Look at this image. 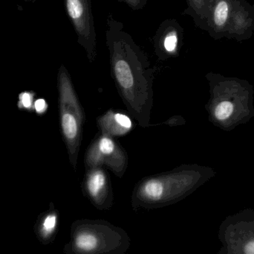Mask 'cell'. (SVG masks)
Returning a JSON list of instances; mask_svg holds the SVG:
<instances>
[{"mask_svg": "<svg viewBox=\"0 0 254 254\" xmlns=\"http://www.w3.org/2000/svg\"><path fill=\"white\" fill-rule=\"evenodd\" d=\"M106 42L116 87L128 112L143 128L150 126L153 81L158 71L113 14L107 19Z\"/></svg>", "mask_w": 254, "mask_h": 254, "instance_id": "cell-1", "label": "cell"}, {"mask_svg": "<svg viewBox=\"0 0 254 254\" xmlns=\"http://www.w3.org/2000/svg\"><path fill=\"white\" fill-rule=\"evenodd\" d=\"M211 170L198 165L179 166L171 171L149 176L134 186V210L161 208L185 199L211 176Z\"/></svg>", "mask_w": 254, "mask_h": 254, "instance_id": "cell-2", "label": "cell"}, {"mask_svg": "<svg viewBox=\"0 0 254 254\" xmlns=\"http://www.w3.org/2000/svg\"><path fill=\"white\" fill-rule=\"evenodd\" d=\"M205 77L210 92L207 108L214 123L227 128L237 122L239 114L250 113L254 91L248 81L213 72L207 73Z\"/></svg>", "mask_w": 254, "mask_h": 254, "instance_id": "cell-3", "label": "cell"}, {"mask_svg": "<svg viewBox=\"0 0 254 254\" xmlns=\"http://www.w3.org/2000/svg\"><path fill=\"white\" fill-rule=\"evenodd\" d=\"M130 246L125 230L104 220L82 219L72 224L66 254H123Z\"/></svg>", "mask_w": 254, "mask_h": 254, "instance_id": "cell-4", "label": "cell"}, {"mask_svg": "<svg viewBox=\"0 0 254 254\" xmlns=\"http://www.w3.org/2000/svg\"><path fill=\"white\" fill-rule=\"evenodd\" d=\"M58 86L61 131L66 145L70 163L75 169L81 146L85 114L71 76L64 65H61L58 71Z\"/></svg>", "mask_w": 254, "mask_h": 254, "instance_id": "cell-5", "label": "cell"}, {"mask_svg": "<svg viewBox=\"0 0 254 254\" xmlns=\"http://www.w3.org/2000/svg\"><path fill=\"white\" fill-rule=\"evenodd\" d=\"M86 170L107 167L116 176L122 177L128 167V155L119 143L108 134H97L85 155Z\"/></svg>", "mask_w": 254, "mask_h": 254, "instance_id": "cell-6", "label": "cell"}, {"mask_svg": "<svg viewBox=\"0 0 254 254\" xmlns=\"http://www.w3.org/2000/svg\"><path fill=\"white\" fill-rule=\"evenodd\" d=\"M65 7L77 43L84 49L89 62H93L97 56V36L91 0H65Z\"/></svg>", "mask_w": 254, "mask_h": 254, "instance_id": "cell-7", "label": "cell"}, {"mask_svg": "<svg viewBox=\"0 0 254 254\" xmlns=\"http://www.w3.org/2000/svg\"><path fill=\"white\" fill-rule=\"evenodd\" d=\"M184 29L176 19L161 22L152 39L154 51L159 61L176 58L183 45Z\"/></svg>", "mask_w": 254, "mask_h": 254, "instance_id": "cell-8", "label": "cell"}, {"mask_svg": "<svg viewBox=\"0 0 254 254\" xmlns=\"http://www.w3.org/2000/svg\"><path fill=\"white\" fill-rule=\"evenodd\" d=\"M83 193L98 210L110 209L113 204L111 181L103 167L87 169L83 182Z\"/></svg>", "mask_w": 254, "mask_h": 254, "instance_id": "cell-9", "label": "cell"}, {"mask_svg": "<svg viewBox=\"0 0 254 254\" xmlns=\"http://www.w3.org/2000/svg\"><path fill=\"white\" fill-rule=\"evenodd\" d=\"M254 32V4L240 0L233 10L225 38L243 42L249 40Z\"/></svg>", "mask_w": 254, "mask_h": 254, "instance_id": "cell-10", "label": "cell"}, {"mask_svg": "<svg viewBox=\"0 0 254 254\" xmlns=\"http://www.w3.org/2000/svg\"><path fill=\"white\" fill-rule=\"evenodd\" d=\"M239 1L240 0H213L204 21L203 31H207L214 40L224 38L233 10Z\"/></svg>", "mask_w": 254, "mask_h": 254, "instance_id": "cell-11", "label": "cell"}, {"mask_svg": "<svg viewBox=\"0 0 254 254\" xmlns=\"http://www.w3.org/2000/svg\"><path fill=\"white\" fill-rule=\"evenodd\" d=\"M97 125L101 133L113 137L126 135L133 127L129 116L112 110L97 119Z\"/></svg>", "mask_w": 254, "mask_h": 254, "instance_id": "cell-12", "label": "cell"}, {"mask_svg": "<svg viewBox=\"0 0 254 254\" xmlns=\"http://www.w3.org/2000/svg\"><path fill=\"white\" fill-rule=\"evenodd\" d=\"M58 224V213L55 209H51L42 216L37 224V236L40 241L45 244L53 240L56 234Z\"/></svg>", "mask_w": 254, "mask_h": 254, "instance_id": "cell-13", "label": "cell"}, {"mask_svg": "<svg viewBox=\"0 0 254 254\" xmlns=\"http://www.w3.org/2000/svg\"><path fill=\"white\" fill-rule=\"evenodd\" d=\"M187 7L182 14L190 16L194 23L202 30L209 7L213 0H185Z\"/></svg>", "mask_w": 254, "mask_h": 254, "instance_id": "cell-14", "label": "cell"}, {"mask_svg": "<svg viewBox=\"0 0 254 254\" xmlns=\"http://www.w3.org/2000/svg\"><path fill=\"white\" fill-rule=\"evenodd\" d=\"M19 107L25 110H31L33 107V96L29 92H22L19 95Z\"/></svg>", "mask_w": 254, "mask_h": 254, "instance_id": "cell-15", "label": "cell"}, {"mask_svg": "<svg viewBox=\"0 0 254 254\" xmlns=\"http://www.w3.org/2000/svg\"><path fill=\"white\" fill-rule=\"evenodd\" d=\"M34 110L39 114L45 113L47 110L48 104L46 101L43 98H39L37 101L34 102Z\"/></svg>", "mask_w": 254, "mask_h": 254, "instance_id": "cell-16", "label": "cell"}, {"mask_svg": "<svg viewBox=\"0 0 254 254\" xmlns=\"http://www.w3.org/2000/svg\"><path fill=\"white\" fill-rule=\"evenodd\" d=\"M119 1L125 2L133 10H139L145 5L141 0H119Z\"/></svg>", "mask_w": 254, "mask_h": 254, "instance_id": "cell-17", "label": "cell"}, {"mask_svg": "<svg viewBox=\"0 0 254 254\" xmlns=\"http://www.w3.org/2000/svg\"><path fill=\"white\" fill-rule=\"evenodd\" d=\"M142 1H143V4H146V0H141Z\"/></svg>", "mask_w": 254, "mask_h": 254, "instance_id": "cell-18", "label": "cell"}, {"mask_svg": "<svg viewBox=\"0 0 254 254\" xmlns=\"http://www.w3.org/2000/svg\"><path fill=\"white\" fill-rule=\"evenodd\" d=\"M25 1H31V0H25Z\"/></svg>", "mask_w": 254, "mask_h": 254, "instance_id": "cell-19", "label": "cell"}]
</instances>
